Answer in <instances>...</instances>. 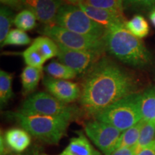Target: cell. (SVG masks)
<instances>
[{"instance_id": "1", "label": "cell", "mask_w": 155, "mask_h": 155, "mask_svg": "<svg viewBox=\"0 0 155 155\" xmlns=\"http://www.w3.org/2000/svg\"><path fill=\"white\" fill-rule=\"evenodd\" d=\"M139 82L133 73L111 58L103 56L83 76L80 105L94 118L99 112L129 95L137 93Z\"/></svg>"}, {"instance_id": "2", "label": "cell", "mask_w": 155, "mask_h": 155, "mask_svg": "<svg viewBox=\"0 0 155 155\" xmlns=\"http://www.w3.org/2000/svg\"><path fill=\"white\" fill-rule=\"evenodd\" d=\"M104 40L106 51L129 66L146 68L154 62L152 53L142 40L130 33L125 25H116L106 30Z\"/></svg>"}, {"instance_id": "3", "label": "cell", "mask_w": 155, "mask_h": 155, "mask_svg": "<svg viewBox=\"0 0 155 155\" xmlns=\"http://www.w3.org/2000/svg\"><path fill=\"white\" fill-rule=\"evenodd\" d=\"M7 114L30 135L48 144H58L71 121L63 117L25 114L18 111L8 112Z\"/></svg>"}, {"instance_id": "4", "label": "cell", "mask_w": 155, "mask_h": 155, "mask_svg": "<svg viewBox=\"0 0 155 155\" xmlns=\"http://www.w3.org/2000/svg\"><path fill=\"white\" fill-rule=\"evenodd\" d=\"M140 95L141 93H134L117 101L94 119L108 124L123 132L142 120Z\"/></svg>"}, {"instance_id": "5", "label": "cell", "mask_w": 155, "mask_h": 155, "mask_svg": "<svg viewBox=\"0 0 155 155\" xmlns=\"http://www.w3.org/2000/svg\"><path fill=\"white\" fill-rule=\"evenodd\" d=\"M18 112L25 114L58 116L72 120L78 115V108L60 101L46 92H36L23 101Z\"/></svg>"}, {"instance_id": "6", "label": "cell", "mask_w": 155, "mask_h": 155, "mask_svg": "<svg viewBox=\"0 0 155 155\" xmlns=\"http://www.w3.org/2000/svg\"><path fill=\"white\" fill-rule=\"evenodd\" d=\"M55 25L71 32L104 38L106 30L91 19L78 5L65 4L58 11Z\"/></svg>"}, {"instance_id": "7", "label": "cell", "mask_w": 155, "mask_h": 155, "mask_svg": "<svg viewBox=\"0 0 155 155\" xmlns=\"http://www.w3.org/2000/svg\"><path fill=\"white\" fill-rule=\"evenodd\" d=\"M40 33L49 37L58 45L69 49L98 52L101 53H104L106 51L104 38L76 33L55 24L45 25L40 29Z\"/></svg>"}, {"instance_id": "8", "label": "cell", "mask_w": 155, "mask_h": 155, "mask_svg": "<svg viewBox=\"0 0 155 155\" xmlns=\"http://www.w3.org/2000/svg\"><path fill=\"white\" fill-rule=\"evenodd\" d=\"M84 131L91 141L105 155H110L115 150L122 133L113 126L96 119L85 124Z\"/></svg>"}, {"instance_id": "9", "label": "cell", "mask_w": 155, "mask_h": 155, "mask_svg": "<svg viewBox=\"0 0 155 155\" xmlns=\"http://www.w3.org/2000/svg\"><path fill=\"white\" fill-rule=\"evenodd\" d=\"M57 57L61 63L74 71L78 75L84 76L104 56V53L86 50L69 49L58 45Z\"/></svg>"}, {"instance_id": "10", "label": "cell", "mask_w": 155, "mask_h": 155, "mask_svg": "<svg viewBox=\"0 0 155 155\" xmlns=\"http://www.w3.org/2000/svg\"><path fill=\"white\" fill-rule=\"evenodd\" d=\"M42 84L48 93L65 104L74 102L81 96V88L72 81L56 79L46 75L42 78Z\"/></svg>"}, {"instance_id": "11", "label": "cell", "mask_w": 155, "mask_h": 155, "mask_svg": "<svg viewBox=\"0 0 155 155\" xmlns=\"http://www.w3.org/2000/svg\"><path fill=\"white\" fill-rule=\"evenodd\" d=\"M21 2L45 25L55 24L58 11L64 5L63 0H21Z\"/></svg>"}, {"instance_id": "12", "label": "cell", "mask_w": 155, "mask_h": 155, "mask_svg": "<svg viewBox=\"0 0 155 155\" xmlns=\"http://www.w3.org/2000/svg\"><path fill=\"white\" fill-rule=\"evenodd\" d=\"M79 7L95 22L104 27L106 30L116 25H125L127 22L124 15L107 9L97 8L85 3H80Z\"/></svg>"}, {"instance_id": "13", "label": "cell", "mask_w": 155, "mask_h": 155, "mask_svg": "<svg viewBox=\"0 0 155 155\" xmlns=\"http://www.w3.org/2000/svg\"><path fill=\"white\" fill-rule=\"evenodd\" d=\"M1 138L12 153H21L26 151L31 145L30 134L22 128H12Z\"/></svg>"}, {"instance_id": "14", "label": "cell", "mask_w": 155, "mask_h": 155, "mask_svg": "<svg viewBox=\"0 0 155 155\" xmlns=\"http://www.w3.org/2000/svg\"><path fill=\"white\" fill-rule=\"evenodd\" d=\"M58 155H101L93 147L82 131H77V137L71 139L69 144Z\"/></svg>"}, {"instance_id": "15", "label": "cell", "mask_w": 155, "mask_h": 155, "mask_svg": "<svg viewBox=\"0 0 155 155\" xmlns=\"http://www.w3.org/2000/svg\"><path fill=\"white\" fill-rule=\"evenodd\" d=\"M43 71V68H40L31 66H26L22 70L20 78L23 96H29L32 94L40 83Z\"/></svg>"}, {"instance_id": "16", "label": "cell", "mask_w": 155, "mask_h": 155, "mask_svg": "<svg viewBox=\"0 0 155 155\" xmlns=\"http://www.w3.org/2000/svg\"><path fill=\"white\" fill-rule=\"evenodd\" d=\"M140 109L144 121L155 122V86L141 93Z\"/></svg>"}, {"instance_id": "17", "label": "cell", "mask_w": 155, "mask_h": 155, "mask_svg": "<svg viewBox=\"0 0 155 155\" xmlns=\"http://www.w3.org/2000/svg\"><path fill=\"white\" fill-rule=\"evenodd\" d=\"M144 123L145 121L142 119L137 124L123 131L120 136L115 150L122 147H135L137 146Z\"/></svg>"}, {"instance_id": "18", "label": "cell", "mask_w": 155, "mask_h": 155, "mask_svg": "<svg viewBox=\"0 0 155 155\" xmlns=\"http://www.w3.org/2000/svg\"><path fill=\"white\" fill-rule=\"evenodd\" d=\"M43 70L49 76L61 80L69 81L74 79L78 75L74 71L70 68L65 64L57 61L50 62L45 67L43 68Z\"/></svg>"}, {"instance_id": "19", "label": "cell", "mask_w": 155, "mask_h": 155, "mask_svg": "<svg viewBox=\"0 0 155 155\" xmlns=\"http://www.w3.org/2000/svg\"><path fill=\"white\" fill-rule=\"evenodd\" d=\"M32 44L47 61L58 55L59 50L58 45L49 37L45 35L38 37Z\"/></svg>"}, {"instance_id": "20", "label": "cell", "mask_w": 155, "mask_h": 155, "mask_svg": "<svg viewBox=\"0 0 155 155\" xmlns=\"http://www.w3.org/2000/svg\"><path fill=\"white\" fill-rule=\"evenodd\" d=\"M14 74L1 70L0 71V104L2 108L8 104L14 96L12 82Z\"/></svg>"}, {"instance_id": "21", "label": "cell", "mask_w": 155, "mask_h": 155, "mask_svg": "<svg viewBox=\"0 0 155 155\" xmlns=\"http://www.w3.org/2000/svg\"><path fill=\"white\" fill-rule=\"evenodd\" d=\"M125 28L130 33L139 39L146 38L150 33L148 22L140 15H134L131 19L127 21Z\"/></svg>"}, {"instance_id": "22", "label": "cell", "mask_w": 155, "mask_h": 155, "mask_svg": "<svg viewBox=\"0 0 155 155\" xmlns=\"http://www.w3.org/2000/svg\"><path fill=\"white\" fill-rule=\"evenodd\" d=\"M37 19L36 16L32 11L24 9L15 15L14 24L17 29L27 32L36 28Z\"/></svg>"}, {"instance_id": "23", "label": "cell", "mask_w": 155, "mask_h": 155, "mask_svg": "<svg viewBox=\"0 0 155 155\" xmlns=\"http://www.w3.org/2000/svg\"><path fill=\"white\" fill-rule=\"evenodd\" d=\"M15 14L12 9L7 6L0 8V43H2L7 35L10 32V28L14 24Z\"/></svg>"}, {"instance_id": "24", "label": "cell", "mask_w": 155, "mask_h": 155, "mask_svg": "<svg viewBox=\"0 0 155 155\" xmlns=\"http://www.w3.org/2000/svg\"><path fill=\"white\" fill-rule=\"evenodd\" d=\"M32 40L29 37L26 32L19 29H13L11 30L7 38L1 43V48L5 46H26L31 44Z\"/></svg>"}, {"instance_id": "25", "label": "cell", "mask_w": 155, "mask_h": 155, "mask_svg": "<svg viewBox=\"0 0 155 155\" xmlns=\"http://www.w3.org/2000/svg\"><path fill=\"white\" fill-rule=\"evenodd\" d=\"M82 3L97 8L107 9L118 14L124 15V0H85Z\"/></svg>"}, {"instance_id": "26", "label": "cell", "mask_w": 155, "mask_h": 155, "mask_svg": "<svg viewBox=\"0 0 155 155\" xmlns=\"http://www.w3.org/2000/svg\"><path fill=\"white\" fill-rule=\"evenodd\" d=\"M21 55L27 66L42 68L44 63L47 61V60L40 53V52L32 44H31L30 47L24 50L21 53Z\"/></svg>"}, {"instance_id": "27", "label": "cell", "mask_w": 155, "mask_h": 155, "mask_svg": "<svg viewBox=\"0 0 155 155\" xmlns=\"http://www.w3.org/2000/svg\"><path fill=\"white\" fill-rule=\"evenodd\" d=\"M155 140V122L145 121L141 129L140 137L136 146L137 154L141 149Z\"/></svg>"}, {"instance_id": "28", "label": "cell", "mask_w": 155, "mask_h": 155, "mask_svg": "<svg viewBox=\"0 0 155 155\" xmlns=\"http://www.w3.org/2000/svg\"><path fill=\"white\" fill-rule=\"evenodd\" d=\"M124 9L136 12H150L155 9V0H124Z\"/></svg>"}, {"instance_id": "29", "label": "cell", "mask_w": 155, "mask_h": 155, "mask_svg": "<svg viewBox=\"0 0 155 155\" xmlns=\"http://www.w3.org/2000/svg\"><path fill=\"white\" fill-rule=\"evenodd\" d=\"M9 155H48L38 147H30L25 152L21 153H12Z\"/></svg>"}, {"instance_id": "30", "label": "cell", "mask_w": 155, "mask_h": 155, "mask_svg": "<svg viewBox=\"0 0 155 155\" xmlns=\"http://www.w3.org/2000/svg\"><path fill=\"white\" fill-rule=\"evenodd\" d=\"M110 155H137L135 147H122L116 149Z\"/></svg>"}, {"instance_id": "31", "label": "cell", "mask_w": 155, "mask_h": 155, "mask_svg": "<svg viewBox=\"0 0 155 155\" xmlns=\"http://www.w3.org/2000/svg\"><path fill=\"white\" fill-rule=\"evenodd\" d=\"M0 2L3 4L4 6H7L15 10H19L24 7L21 2V0H0Z\"/></svg>"}, {"instance_id": "32", "label": "cell", "mask_w": 155, "mask_h": 155, "mask_svg": "<svg viewBox=\"0 0 155 155\" xmlns=\"http://www.w3.org/2000/svg\"><path fill=\"white\" fill-rule=\"evenodd\" d=\"M137 155H155V140L141 149Z\"/></svg>"}, {"instance_id": "33", "label": "cell", "mask_w": 155, "mask_h": 155, "mask_svg": "<svg viewBox=\"0 0 155 155\" xmlns=\"http://www.w3.org/2000/svg\"><path fill=\"white\" fill-rule=\"evenodd\" d=\"M64 5L65 4H68V5H78L80 3H82L85 0H63Z\"/></svg>"}, {"instance_id": "34", "label": "cell", "mask_w": 155, "mask_h": 155, "mask_svg": "<svg viewBox=\"0 0 155 155\" xmlns=\"http://www.w3.org/2000/svg\"><path fill=\"white\" fill-rule=\"evenodd\" d=\"M150 19L153 25V26L155 28V9L152 10L151 12H150Z\"/></svg>"}]
</instances>
